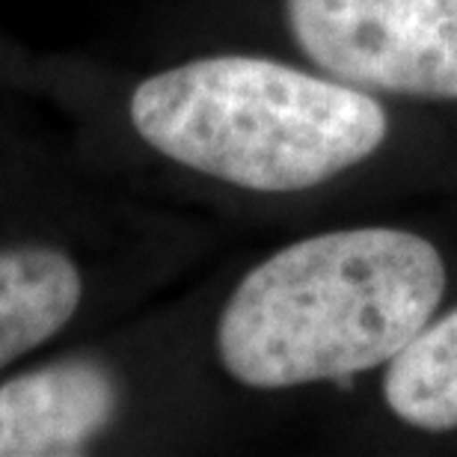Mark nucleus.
Wrapping results in <instances>:
<instances>
[{
  "instance_id": "1",
  "label": "nucleus",
  "mask_w": 457,
  "mask_h": 457,
  "mask_svg": "<svg viewBox=\"0 0 457 457\" xmlns=\"http://www.w3.org/2000/svg\"><path fill=\"white\" fill-rule=\"evenodd\" d=\"M443 291V255L407 228L303 237L237 282L217 321V353L250 389L351 380L395 360Z\"/></svg>"
},
{
  "instance_id": "2",
  "label": "nucleus",
  "mask_w": 457,
  "mask_h": 457,
  "mask_svg": "<svg viewBox=\"0 0 457 457\" xmlns=\"http://www.w3.org/2000/svg\"><path fill=\"white\" fill-rule=\"evenodd\" d=\"M128 113L163 158L259 194L324 185L389 134L386 111L362 89L237 54L145 78Z\"/></svg>"
},
{
  "instance_id": "3",
  "label": "nucleus",
  "mask_w": 457,
  "mask_h": 457,
  "mask_svg": "<svg viewBox=\"0 0 457 457\" xmlns=\"http://www.w3.org/2000/svg\"><path fill=\"white\" fill-rule=\"evenodd\" d=\"M288 30L356 89L457 102V0H286Z\"/></svg>"
},
{
  "instance_id": "4",
  "label": "nucleus",
  "mask_w": 457,
  "mask_h": 457,
  "mask_svg": "<svg viewBox=\"0 0 457 457\" xmlns=\"http://www.w3.org/2000/svg\"><path fill=\"white\" fill-rule=\"evenodd\" d=\"M116 374L96 356H66L0 386V457H69L113 422Z\"/></svg>"
},
{
  "instance_id": "5",
  "label": "nucleus",
  "mask_w": 457,
  "mask_h": 457,
  "mask_svg": "<svg viewBox=\"0 0 457 457\" xmlns=\"http://www.w3.org/2000/svg\"><path fill=\"white\" fill-rule=\"evenodd\" d=\"M80 295V270L62 250H0V369L54 339L75 318Z\"/></svg>"
},
{
  "instance_id": "6",
  "label": "nucleus",
  "mask_w": 457,
  "mask_h": 457,
  "mask_svg": "<svg viewBox=\"0 0 457 457\" xmlns=\"http://www.w3.org/2000/svg\"><path fill=\"white\" fill-rule=\"evenodd\" d=\"M383 398L401 422L419 431L457 428V309L440 321H428L422 333L389 360L383 374Z\"/></svg>"
}]
</instances>
